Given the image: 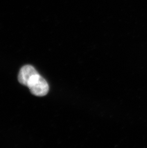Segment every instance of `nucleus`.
Returning <instances> with one entry per match:
<instances>
[{"mask_svg": "<svg viewBox=\"0 0 147 148\" xmlns=\"http://www.w3.org/2000/svg\"><path fill=\"white\" fill-rule=\"evenodd\" d=\"M26 86L31 93L37 97H44L48 92V84L38 73L33 74L28 80Z\"/></svg>", "mask_w": 147, "mask_h": 148, "instance_id": "f257e3e1", "label": "nucleus"}, {"mask_svg": "<svg viewBox=\"0 0 147 148\" xmlns=\"http://www.w3.org/2000/svg\"><path fill=\"white\" fill-rule=\"evenodd\" d=\"M36 73H37V71L31 65H27L23 66L18 74V81L22 85L26 86L30 78Z\"/></svg>", "mask_w": 147, "mask_h": 148, "instance_id": "f03ea898", "label": "nucleus"}]
</instances>
